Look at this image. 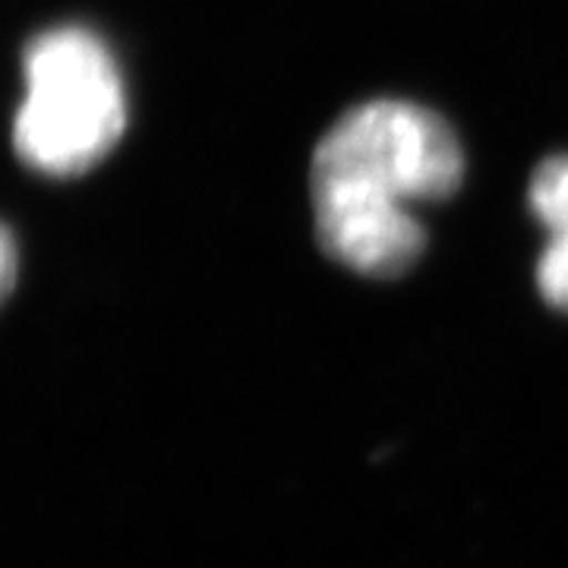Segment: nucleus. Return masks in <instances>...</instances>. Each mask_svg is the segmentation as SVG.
Segmentation results:
<instances>
[{"instance_id":"3","label":"nucleus","mask_w":568,"mask_h":568,"mask_svg":"<svg viewBox=\"0 0 568 568\" xmlns=\"http://www.w3.org/2000/svg\"><path fill=\"white\" fill-rule=\"evenodd\" d=\"M530 212L549 234L568 227V155H556L534 171Z\"/></svg>"},{"instance_id":"4","label":"nucleus","mask_w":568,"mask_h":568,"mask_svg":"<svg viewBox=\"0 0 568 568\" xmlns=\"http://www.w3.org/2000/svg\"><path fill=\"white\" fill-rule=\"evenodd\" d=\"M549 237L552 241L537 265V284H540V294L547 297V304H552L556 310H568V227L549 234Z\"/></svg>"},{"instance_id":"2","label":"nucleus","mask_w":568,"mask_h":568,"mask_svg":"<svg viewBox=\"0 0 568 568\" xmlns=\"http://www.w3.org/2000/svg\"><path fill=\"white\" fill-rule=\"evenodd\" d=\"M13 118L17 155L48 178L95 168L126 130V89L111 48L85 26H58L29 41Z\"/></svg>"},{"instance_id":"1","label":"nucleus","mask_w":568,"mask_h":568,"mask_svg":"<svg viewBox=\"0 0 568 568\" xmlns=\"http://www.w3.org/2000/svg\"><path fill=\"white\" fill-rule=\"evenodd\" d=\"M462 178L458 136L429 108L395 99L351 108L310 164L316 237L347 268L398 278L426 246L407 205L446 200Z\"/></svg>"},{"instance_id":"5","label":"nucleus","mask_w":568,"mask_h":568,"mask_svg":"<svg viewBox=\"0 0 568 568\" xmlns=\"http://www.w3.org/2000/svg\"><path fill=\"white\" fill-rule=\"evenodd\" d=\"M17 278H20V250L13 234L0 224V304L10 297Z\"/></svg>"}]
</instances>
